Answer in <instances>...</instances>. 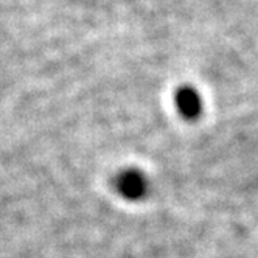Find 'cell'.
<instances>
[{
	"label": "cell",
	"mask_w": 258,
	"mask_h": 258,
	"mask_svg": "<svg viewBox=\"0 0 258 258\" xmlns=\"http://www.w3.org/2000/svg\"><path fill=\"white\" fill-rule=\"evenodd\" d=\"M117 191L129 201H139L148 193V180L137 170H126L115 179Z\"/></svg>",
	"instance_id": "cell-1"
},
{
	"label": "cell",
	"mask_w": 258,
	"mask_h": 258,
	"mask_svg": "<svg viewBox=\"0 0 258 258\" xmlns=\"http://www.w3.org/2000/svg\"><path fill=\"white\" fill-rule=\"evenodd\" d=\"M176 104L180 114L185 118H195L201 112V100L191 89H182L176 97Z\"/></svg>",
	"instance_id": "cell-2"
}]
</instances>
